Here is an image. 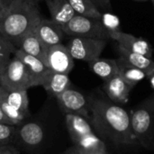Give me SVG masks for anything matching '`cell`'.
<instances>
[{
  "label": "cell",
  "mask_w": 154,
  "mask_h": 154,
  "mask_svg": "<svg viewBox=\"0 0 154 154\" xmlns=\"http://www.w3.org/2000/svg\"><path fill=\"white\" fill-rule=\"evenodd\" d=\"M33 31L38 38L48 48L61 43L65 34L60 25L54 23L51 19L43 17L41 19Z\"/></svg>",
  "instance_id": "15"
},
{
  "label": "cell",
  "mask_w": 154,
  "mask_h": 154,
  "mask_svg": "<svg viewBox=\"0 0 154 154\" xmlns=\"http://www.w3.org/2000/svg\"><path fill=\"white\" fill-rule=\"evenodd\" d=\"M152 5H153L154 6V0H152Z\"/></svg>",
  "instance_id": "37"
},
{
  "label": "cell",
  "mask_w": 154,
  "mask_h": 154,
  "mask_svg": "<svg viewBox=\"0 0 154 154\" xmlns=\"http://www.w3.org/2000/svg\"><path fill=\"white\" fill-rule=\"evenodd\" d=\"M2 2H3V4L6 6V7H8L9 5H10V4L14 1V0H1Z\"/></svg>",
  "instance_id": "32"
},
{
  "label": "cell",
  "mask_w": 154,
  "mask_h": 154,
  "mask_svg": "<svg viewBox=\"0 0 154 154\" xmlns=\"http://www.w3.org/2000/svg\"><path fill=\"white\" fill-rule=\"evenodd\" d=\"M48 67L54 72L68 74L74 68V59L66 45L60 43L48 48Z\"/></svg>",
  "instance_id": "10"
},
{
  "label": "cell",
  "mask_w": 154,
  "mask_h": 154,
  "mask_svg": "<svg viewBox=\"0 0 154 154\" xmlns=\"http://www.w3.org/2000/svg\"><path fill=\"white\" fill-rule=\"evenodd\" d=\"M6 93H7V90L5 88H4L2 86H0V102H2L4 100Z\"/></svg>",
  "instance_id": "30"
},
{
  "label": "cell",
  "mask_w": 154,
  "mask_h": 154,
  "mask_svg": "<svg viewBox=\"0 0 154 154\" xmlns=\"http://www.w3.org/2000/svg\"><path fill=\"white\" fill-rule=\"evenodd\" d=\"M16 138V126L0 123V145L9 144Z\"/></svg>",
  "instance_id": "24"
},
{
  "label": "cell",
  "mask_w": 154,
  "mask_h": 154,
  "mask_svg": "<svg viewBox=\"0 0 154 154\" xmlns=\"http://www.w3.org/2000/svg\"><path fill=\"white\" fill-rule=\"evenodd\" d=\"M81 154H107V152H87V153H81Z\"/></svg>",
  "instance_id": "35"
},
{
  "label": "cell",
  "mask_w": 154,
  "mask_h": 154,
  "mask_svg": "<svg viewBox=\"0 0 154 154\" xmlns=\"http://www.w3.org/2000/svg\"><path fill=\"white\" fill-rule=\"evenodd\" d=\"M66 125L74 146L81 152H107V146L94 131L89 120L73 115L65 114Z\"/></svg>",
  "instance_id": "3"
},
{
  "label": "cell",
  "mask_w": 154,
  "mask_h": 154,
  "mask_svg": "<svg viewBox=\"0 0 154 154\" xmlns=\"http://www.w3.org/2000/svg\"><path fill=\"white\" fill-rule=\"evenodd\" d=\"M5 8H7L4 4H3V2L0 0V10H4V9H5Z\"/></svg>",
  "instance_id": "34"
},
{
  "label": "cell",
  "mask_w": 154,
  "mask_h": 154,
  "mask_svg": "<svg viewBox=\"0 0 154 154\" xmlns=\"http://www.w3.org/2000/svg\"><path fill=\"white\" fill-rule=\"evenodd\" d=\"M64 154H81V152L75 146H73V147L69 148L68 151H66Z\"/></svg>",
  "instance_id": "29"
},
{
  "label": "cell",
  "mask_w": 154,
  "mask_h": 154,
  "mask_svg": "<svg viewBox=\"0 0 154 154\" xmlns=\"http://www.w3.org/2000/svg\"><path fill=\"white\" fill-rule=\"evenodd\" d=\"M58 105L64 114H73L90 120L89 99L81 92L69 88L56 97Z\"/></svg>",
  "instance_id": "9"
},
{
  "label": "cell",
  "mask_w": 154,
  "mask_h": 154,
  "mask_svg": "<svg viewBox=\"0 0 154 154\" xmlns=\"http://www.w3.org/2000/svg\"><path fill=\"white\" fill-rule=\"evenodd\" d=\"M42 87L50 95L56 97L66 89L71 88V82L68 74L54 72L51 69Z\"/></svg>",
  "instance_id": "18"
},
{
  "label": "cell",
  "mask_w": 154,
  "mask_h": 154,
  "mask_svg": "<svg viewBox=\"0 0 154 154\" xmlns=\"http://www.w3.org/2000/svg\"><path fill=\"white\" fill-rule=\"evenodd\" d=\"M51 19L60 27L72 19L76 13L68 0H44Z\"/></svg>",
  "instance_id": "16"
},
{
  "label": "cell",
  "mask_w": 154,
  "mask_h": 154,
  "mask_svg": "<svg viewBox=\"0 0 154 154\" xmlns=\"http://www.w3.org/2000/svg\"><path fill=\"white\" fill-rule=\"evenodd\" d=\"M32 1H35V2H39V1H41V0H32Z\"/></svg>",
  "instance_id": "36"
},
{
  "label": "cell",
  "mask_w": 154,
  "mask_h": 154,
  "mask_svg": "<svg viewBox=\"0 0 154 154\" xmlns=\"http://www.w3.org/2000/svg\"><path fill=\"white\" fill-rule=\"evenodd\" d=\"M0 107L14 125L22 124L30 115L27 90L7 91Z\"/></svg>",
  "instance_id": "7"
},
{
  "label": "cell",
  "mask_w": 154,
  "mask_h": 154,
  "mask_svg": "<svg viewBox=\"0 0 154 154\" xmlns=\"http://www.w3.org/2000/svg\"><path fill=\"white\" fill-rule=\"evenodd\" d=\"M101 22L107 31H120V29H118V19L109 13L102 14Z\"/></svg>",
  "instance_id": "25"
},
{
  "label": "cell",
  "mask_w": 154,
  "mask_h": 154,
  "mask_svg": "<svg viewBox=\"0 0 154 154\" xmlns=\"http://www.w3.org/2000/svg\"><path fill=\"white\" fill-rule=\"evenodd\" d=\"M95 5L100 10H106V11H110L111 10V3L110 0H91Z\"/></svg>",
  "instance_id": "27"
},
{
  "label": "cell",
  "mask_w": 154,
  "mask_h": 154,
  "mask_svg": "<svg viewBox=\"0 0 154 154\" xmlns=\"http://www.w3.org/2000/svg\"><path fill=\"white\" fill-rule=\"evenodd\" d=\"M88 99L89 122L106 146L120 150L139 145L133 133L131 116L127 110L106 96L94 95Z\"/></svg>",
  "instance_id": "1"
},
{
  "label": "cell",
  "mask_w": 154,
  "mask_h": 154,
  "mask_svg": "<svg viewBox=\"0 0 154 154\" xmlns=\"http://www.w3.org/2000/svg\"><path fill=\"white\" fill-rule=\"evenodd\" d=\"M0 123H2V124H7V125H14L12 124V122L7 117H5V116L4 115V113H3V111L1 109V107H0Z\"/></svg>",
  "instance_id": "28"
},
{
  "label": "cell",
  "mask_w": 154,
  "mask_h": 154,
  "mask_svg": "<svg viewBox=\"0 0 154 154\" xmlns=\"http://www.w3.org/2000/svg\"><path fill=\"white\" fill-rule=\"evenodd\" d=\"M116 62L119 69V75L133 88H134L140 81L143 80L147 77L144 71L131 65L122 57L118 58Z\"/></svg>",
  "instance_id": "21"
},
{
  "label": "cell",
  "mask_w": 154,
  "mask_h": 154,
  "mask_svg": "<svg viewBox=\"0 0 154 154\" xmlns=\"http://www.w3.org/2000/svg\"><path fill=\"white\" fill-rule=\"evenodd\" d=\"M16 127V138L28 148H36L44 141L45 132L43 127L37 122H27L20 124Z\"/></svg>",
  "instance_id": "14"
},
{
  "label": "cell",
  "mask_w": 154,
  "mask_h": 154,
  "mask_svg": "<svg viewBox=\"0 0 154 154\" xmlns=\"http://www.w3.org/2000/svg\"><path fill=\"white\" fill-rule=\"evenodd\" d=\"M16 47L0 33V75L5 71L11 59L14 55Z\"/></svg>",
  "instance_id": "23"
},
{
  "label": "cell",
  "mask_w": 154,
  "mask_h": 154,
  "mask_svg": "<svg viewBox=\"0 0 154 154\" xmlns=\"http://www.w3.org/2000/svg\"><path fill=\"white\" fill-rule=\"evenodd\" d=\"M63 32L70 37H85L98 40L110 39L108 31L101 20L76 14L66 24L61 26Z\"/></svg>",
  "instance_id": "5"
},
{
  "label": "cell",
  "mask_w": 154,
  "mask_h": 154,
  "mask_svg": "<svg viewBox=\"0 0 154 154\" xmlns=\"http://www.w3.org/2000/svg\"><path fill=\"white\" fill-rule=\"evenodd\" d=\"M0 154H19V152L11 143L2 144L0 145Z\"/></svg>",
  "instance_id": "26"
},
{
  "label": "cell",
  "mask_w": 154,
  "mask_h": 154,
  "mask_svg": "<svg viewBox=\"0 0 154 154\" xmlns=\"http://www.w3.org/2000/svg\"><path fill=\"white\" fill-rule=\"evenodd\" d=\"M14 55L18 57L25 65L30 75L32 87L42 86L51 69L42 61H41L40 60L33 56H31L23 52L22 50L18 48H16Z\"/></svg>",
  "instance_id": "11"
},
{
  "label": "cell",
  "mask_w": 154,
  "mask_h": 154,
  "mask_svg": "<svg viewBox=\"0 0 154 154\" xmlns=\"http://www.w3.org/2000/svg\"><path fill=\"white\" fill-rule=\"evenodd\" d=\"M147 77H148V79H149V80H150V83H151L152 88L154 89V70L153 71H152Z\"/></svg>",
  "instance_id": "31"
},
{
  "label": "cell",
  "mask_w": 154,
  "mask_h": 154,
  "mask_svg": "<svg viewBox=\"0 0 154 154\" xmlns=\"http://www.w3.org/2000/svg\"><path fill=\"white\" fill-rule=\"evenodd\" d=\"M76 14L101 20L102 13L91 0H68Z\"/></svg>",
  "instance_id": "22"
},
{
  "label": "cell",
  "mask_w": 154,
  "mask_h": 154,
  "mask_svg": "<svg viewBox=\"0 0 154 154\" xmlns=\"http://www.w3.org/2000/svg\"><path fill=\"white\" fill-rule=\"evenodd\" d=\"M130 116L138 144L148 151H154V95L138 104Z\"/></svg>",
  "instance_id": "4"
},
{
  "label": "cell",
  "mask_w": 154,
  "mask_h": 154,
  "mask_svg": "<svg viewBox=\"0 0 154 154\" xmlns=\"http://www.w3.org/2000/svg\"><path fill=\"white\" fill-rule=\"evenodd\" d=\"M18 49L22 50L23 52L31 56L37 58L48 67V60H47L48 47L38 38L34 31L29 32L23 38Z\"/></svg>",
  "instance_id": "17"
},
{
  "label": "cell",
  "mask_w": 154,
  "mask_h": 154,
  "mask_svg": "<svg viewBox=\"0 0 154 154\" xmlns=\"http://www.w3.org/2000/svg\"><path fill=\"white\" fill-rule=\"evenodd\" d=\"M138 1H140V0H138ZM141 1H143V0H141Z\"/></svg>",
  "instance_id": "38"
},
{
  "label": "cell",
  "mask_w": 154,
  "mask_h": 154,
  "mask_svg": "<svg viewBox=\"0 0 154 154\" xmlns=\"http://www.w3.org/2000/svg\"><path fill=\"white\" fill-rule=\"evenodd\" d=\"M134 88L131 87L119 74L104 81L103 89L106 96L114 103L125 105L129 100L130 92Z\"/></svg>",
  "instance_id": "13"
},
{
  "label": "cell",
  "mask_w": 154,
  "mask_h": 154,
  "mask_svg": "<svg viewBox=\"0 0 154 154\" xmlns=\"http://www.w3.org/2000/svg\"><path fill=\"white\" fill-rule=\"evenodd\" d=\"M107 44L106 40L85 37H71L66 45L74 60L90 62L100 58Z\"/></svg>",
  "instance_id": "8"
},
{
  "label": "cell",
  "mask_w": 154,
  "mask_h": 154,
  "mask_svg": "<svg viewBox=\"0 0 154 154\" xmlns=\"http://www.w3.org/2000/svg\"><path fill=\"white\" fill-rule=\"evenodd\" d=\"M5 10H6V8H5V9H4V10H0V22H1V20L3 19L4 15H5Z\"/></svg>",
  "instance_id": "33"
},
{
  "label": "cell",
  "mask_w": 154,
  "mask_h": 154,
  "mask_svg": "<svg viewBox=\"0 0 154 154\" xmlns=\"http://www.w3.org/2000/svg\"><path fill=\"white\" fill-rule=\"evenodd\" d=\"M108 33L111 39L115 40L119 45L123 46L124 48L133 52L144 55L150 59L152 58V49L151 44L147 41L121 31H108Z\"/></svg>",
  "instance_id": "12"
},
{
  "label": "cell",
  "mask_w": 154,
  "mask_h": 154,
  "mask_svg": "<svg viewBox=\"0 0 154 154\" xmlns=\"http://www.w3.org/2000/svg\"><path fill=\"white\" fill-rule=\"evenodd\" d=\"M0 86L7 91L27 90L32 88L29 72L23 62L15 55L0 75Z\"/></svg>",
  "instance_id": "6"
},
{
  "label": "cell",
  "mask_w": 154,
  "mask_h": 154,
  "mask_svg": "<svg viewBox=\"0 0 154 154\" xmlns=\"http://www.w3.org/2000/svg\"><path fill=\"white\" fill-rule=\"evenodd\" d=\"M42 18L38 2L14 0L0 22V33L18 48L23 38L35 29Z\"/></svg>",
  "instance_id": "2"
},
{
  "label": "cell",
  "mask_w": 154,
  "mask_h": 154,
  "mask_svg": "<svg viewBox=\"0 0 154 154\" xmlns=\"http://www.w3.org/2000/svg\"><path fill=\"white\" fill-rule=\"evenodd\" d=\"M118 51L121 55L120 57H122L125 60H126L131 65L144 71L147 76L154 70V61L152 59L144 55H142L140 53L133 52L119 44H118Z\"/></svg>",
  "instance_id": "20"
},
{
  "label": "cell",
  "mask_w": 154,
  "mask_h": 154,
  "mask_svg": "<svg viewBox=\"0 0 154 154\" xmlns=\"http://www.w3.org/2000/svg\"><path fill=\"white\" fill-rule=\"evenodd\" d=\"M90 69L104 81L119 74L116 60L98 58L88 62Z\"/></svg>",
  "instance_id": "19"
}]
</instances>
